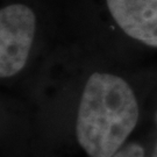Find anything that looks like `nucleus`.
<instances>
[{"mask_svg":"<svg viewBox=\"0 0 157 157\" xmlns=\"http://www.w3.org/2000/svg\"><path fill=\"white\" fill-rule=\"evenodd\" d=\"M112 157H144V151L140 144L133 142V143H129L127 146L122 147Z\"/></svg>","mask_w":157,"mask_h":157,"instance_id":"nucleus-4","label":"nucleus"},{"mask_svg":"<svg viewBox=\"0 0 157 157\" xmlns=\"http://www.w3.org/2000/svg\"><path fill=\"white\" fill-rule=\"evenodd\" d=\"M113 19L128 36L157 47V0H106Z\"/></svg>","mask_w":157,"mask_h":157,"instance_id":"nucleus-3","label":"nucleus"},{"mask_svg":"<svg viewBox=\"0 0 157 157\" xmlns=\"http://www.w3.org/2000/svg\"><path fill=\"white\" fill-rule=\"evenodd\" d=\"M35 34V14L21 4L0 11V76L10 78L23 69Z\"/></svg>","mask_w":157,"mask_h":157,"instance_id":"nucleus-2","label":"nucleus"},{"mask_svg":"<svg viewBox=\"0 0 157 157\" xmlns=\"http://www.w3.org/2000/svg\"><path fill=\"white\" fill-rule=\"evenodd\" d=\"M155 122H156V126H157V112H156V114H155ZM151 157H157V142H156V146H155V149H154V152H152Z\"/></svg>","mask_w":157,"mask_h":157,"instance_id":"nucleus-5","label":"nucleus"},{"mask_svg":"<svg viewBox=\"0 0 157 157\" xmlns=\"http://www.w3.org/2000/svg\"><path fill=\"white\" fill-rule=\"evenodd\" d=\"M139 120L134 91L119 76L94 72L83 90L76 122L79 146L90 157H112Z\"/></svg>","mask_w":157,"mask_h":157,"instance_id":"nucleus-1","label":"nucleus"}]
</instances>
